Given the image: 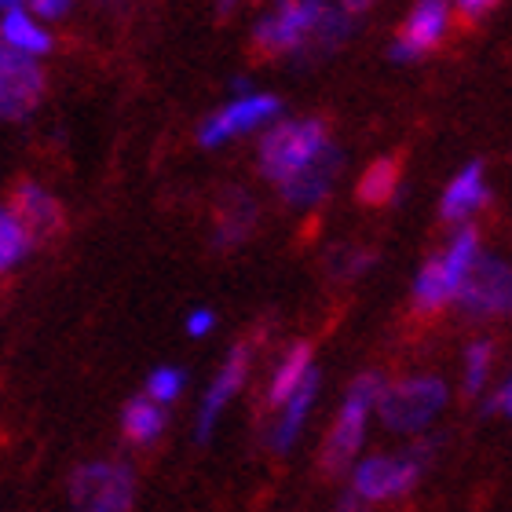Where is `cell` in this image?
Wrapping results in <instances>:
<instances>
[{
  "label": "cell",
  "mask_w": 512,
  "mask_h": 512,
  "mask_svg": "<svg viewBox=\"0 0 512 512\" xmlns=\"http://www.w3.org/2000/svg\"><path fill=\"white\" fill-rule=\"evenodd\" d=\"M454 8L469 22H480L483 15H491V11L498 8V0H454Z\"/></svg>",
  "instance_id": "484cf974"
},
{
  "label": "cell",
  "mask_w": 512,
  "mask_h": 512,
  "mask_svg": "<svg viewBox=\"0 0 512 512\" xmlns=\"http://www.w3.org/2000/svg\"><path fill=\"white\" fill-rule=\"evenodd\" d=\"M476 256H480V238H476V231H461L443 253L432 256V260L417 271V282H414L417 311L447 308L450 300L458 297L461 282H465Z\"/></svg>",
  "instance_id": "3957f363"
},
{
  "label": "cell",
  "mask_w": 512,
  "mask_h": 512,
  "mask_svg": "<svg viewBox=\"0 0 512 512\" xmlns=\"http://www.w3.org/2000/svg\"><path fill=\"white\" fill-rule=\"evenodd\" d=\"M136 502V476L121 461H92L70 476V505L77 512H128Z\"/></svg>",
  "instance_id": "8992f818"
},
{
  "label": "cell",
  "mask_w": 512,
  "mask_h": 512,
  "mask_svg": "<svg viewBox=\"0 0 512 512\" xmlns=\"http://www.w3.org/2000/svg\"><path fill=\"white\" fill-rule=\"evenodd\" d=\"M103 4H114V8H125L128 0H103Z\"/></svg>",
  "instance_id": "836d02e7"
},
{
  "label": "cell",
  "mask_w": 512,
  "mask_h": 512,
  "mask_svg": "<svg viewBox=\"0 0 512 512\" xmlns=\"http://www.w3.org/2000/svg\"><path fill=\"white\" fill-rule=\"evenodd\" d=\"M180 392H183V370H176V366H161V370L150 374L147 395L154 399V403H172Z\"/></svg>",
  "instance_id": "cb8c5ba5"
},
{
  "label": "cell",
  "mask_w": 512,
  "mask_h": 512,
  "mask_svg": "<svg viewBox=\"0 0 512 512\" xmlns=\"http://www.w3.org/2000/svg\"><path fill=\"white\" fill-rule=\"evenodd\" d=\"M487 410H502V414H509L512 417V377L502 384V392L494 395L491 403H487Z\"/></svg>",
  "instance_id": "f1b7e54d"
},
{
  "label": "cell",
  "mask_w": 512,
  "mask_h": 512,
  "mask_svg": "<svg viewBox=\"0 0 512 512\" xmlns=\"http://www.w3.org/2000/svg\"><path fill=\"white\" fill-rule=\"evenodd\" d=\"M8 213L15 216V224L22 227V235L30 238V246L55 238L66 224L63 205L55 202V194H48L44 187H37V183H19V187L11 191Z\"/></svg>",
  "instance_id": "30bf717a"
},
{
  "label": "cell",
  "mask_w": 512,
  "mask_h": 512,
  "mask_svg": "<svg viewBox=\"0 0 512 512\" xmlns=\"http://www.w3.org/2000/svg\"><path fill=\"white\" fill-rule=\"evenodd\" d=\"M253 224H256L253 198L242 191H231L220 202V216H216V246H238L253 231Z\"/></svg>",
  "instance_id": "ac0fdd59"
},
{
  "label": "cell",
  "mask_w": 512,
  "mask_h": 512,
  "mask_svg": "<svg viewBox=\"0 0 512 512\" xmlns=\"http://www.w3.org/2000/svg\"><path fill=\"white\" fill-rule=\"evenodd\" d=\"M487 205V183H483V165L480 161H472L465 169L454 176V183L447 187L443 194V205H439V216L447 220V224H461V220H469L476 209Z\"/></svg>",
  "instance_id": "9a60e30c"
},
{
  "label": "cell",
  "mask_w": 512,
  "mask_h": 512,
  "mask_svg": "<svg viewBox=\"0 0 512 512\" xmlns=\"http://www.w3.org/2000/svg\"><path fill=\"white\" fill-rule=\"evenodd\" d=\"M491 363H494V344L491 341H476L465 352V392L480 395L487 377H491Z\"/></svg>",
  "instance_id": "603a6c76"
},
{
  "label": "cell",
  "mask_w": 512,
  "mask_h": 512,
  "mask_svg": "<svg viewBox=\"0 0 512 512\" xmlns=\"http://www.w3.org/2000/svg\"><path fill=\"white\" fill-rule=\"evenodd\" d=\"M30 238L22 235V227L15 224V216L8 209H0V271H8L30 253Z\"/></svg>",
  "instance_id": "7402d4cb"
},
{
  "label": "cell",
  "mask_w": 512,
  "mask_h": 512,
  "mask_svg": "<svg viewBox=\"0 0 512 512\" xmlns=\"http://www.w3.org/2000/svg\"><path fill=\"white\" fill-rule=\"evenodd\" d=\"M30 4H33V11H37L41 19H63L74 0H30Z\"/></svg>",
  "instance_id": "4316f807"
},
{
  "label": "cell",
  "mask_w": 512,
  "mask_h": 512,
  "mask_svg": "<svg viewBox=\"0 0 512 512\" xmlns=\"http://www.w3.org/2000/svg\"><path fill=\"white\" fill-rule=\"evenodd\" d=\"M0 44L22 55H44L52 48V37H48V30L37 26L26 11L11 8V11H4V22H0Z\"/></svg>",
  "instance_id": "e0dca14e"
},
{
  "label": "cell",
  "mask_w": 512,
  "mask_h": 512,
  "mask_svg": "<svg viewBox=\"0 0 512 512\" xmlns=\"http://www.w3.org/2000/svg\"><path fill=\"white\" fill-rule=\"evenodd\" d=\"M443 406H447V384L439 377H406L392 388H381V395H377L381 421L403 436L428 428Z\"/></svg>",
  "instance_id": "277c9868"
},
{
  "label": "cell",
  "mask_w": 512,
  "mask_h": 512,
  "mask_svg": "<svg viewBox=\"0 0 512 512\" xmlns=\"http://www.w3.org/2000/svg\"><path fill=\"white\" fill-rule=\"evenodd\" d=\"M121 428H125L128 443L147 447V443H154L161 436V428H165V410L150 395H136V399H128L125 414H121Z\"/></svg>",
  "instance_id": "d6986e66"
},
{
  "label": "cell",
  "mask_w": 512,
  "mask_h": 512,
  "mask_svg": "<svg viewBox=\"0 0 512 512\" xmlns=\"http://www.w3.org/2000/svg\"><path fill=\"white\" fill-rule=\"evenodd\" d=\"M381 388H384V381L377 374L355 377V384L348 388L341 414H337L330 436H326V447H322V469L330 472V476L344 472L355 461V454H359L363 436H366V417H370V410L377 406Z\"/></svg>",
  "instance_id": "6da1fadb"
},
{
  "label": "cell",
  "mask_w": 512,
  "mask_h": 512,
  "mask_svg": "<svg viewBox=\"0 0 512 512\" xmlns=\"http://www.w3.org/2000/svg\"><path fill=\"white\" fill-rule=\"evenodd\" d=\"M326 11H330L326 0H278L275 11L256 22L253 44L264 55L304 52V44L319 30Z\"/></svg>",
  "instance_id": "52a82bcc"
},
{
  "label": "cell",
  "mask_w": 512,
  "mask_h": 512,
  "mask_svg": "<svg viewBox=\"0 0 512 512\" xmlns=\"http://www.w3.org/2000/svg\"><path fill=\"white\" fill-rule=\"evenodd\" d=\"M454 300L469 315H512V267L498 256H476Z\"/></svg>",
  "instance_id": "ba28073f"
},
{
  "label": "cell",
  "mask_w": 512,
  "mask_h": 512,
  "mask_svg": "<svg viewBox=\"0 0 512 512\" xmlns=\"http://www.w3.org/2000/svg\"><path fill=\"white\" fill-rule=\"evenodd\" d=\"M428 458H432V443H417L403 454H377V458L359 461L352 476V494L363 498L366 505L399 498L421 480Z\"/></svg>",
  "instance_id": "7a4b0ae2"
},
{
  "label": "cell",
  "mask_w": 512,
  "mask_h": 512,
  "mask_svg": "<svg viewBox=\"0 0 512 512\" xmlns=\"http://www.w3.org/2000/svg\"><path fill=\"white\" fill-rule=\"evenodd\" d=\"M363 267H370V253H363V249H333L330 271L337 278H352V275H359Z\"/></svg>",
  "instance_id": "d4e9b609"
},
{
  "label": "cell",
  "mask_w": 512,
  "mask_h": 512,
  "mask_svg": "<svg viewBox=\"0 0 512 512\" xmlns=\"http://www.w3.org/2000/svg\"><path fill=\"white\" fill-rule=\"evenodd\" d=\"M278 110H282V103H278L275 96H242V99H235V103H227L224 110H216L213 118L202 125L198 139H202L205 147H220L227 139L246 136L253 128L267 125Z\"/></svg>",
  "instance_id": "8fae6325"
},
{
  "label": "cell",
  "mask_w": 512,
  "mask_h": 512,
  "mask_svg": "<svg viewBox=\"0 0 512 512\" xmlns=\"http://www.w3.org/2000/svg\"><path fill=\"white\" fill-rule=\"evenodd\" d=\"M246 374H249V348H246V344H238V348H231L227 363L220 366V374H216L213 388L205 392L202 414H198V439H202V443L213 436L216 417L224 414V406L231 403L238 388L246 384Z\"/></svg>",
  "instance_id": "5bb4252c"
},
{
  "label": "cell",
  "mask_w": 512,
  "mask_h": 512,
  "mask_svg": "<svg viewBox=\"0 0 512 512\" xmlns=\"http://www.w3.org/2000/svg\"><path fill=\"white\" fill-rule=\"evenodd\" d=\"M19 4H22V0H0V8H4V11H11V8H19Z\"/></svg>",
  "instance_id": "d6a6232c"
},
{
  "label": "cell",
  "mask_w": 512,
  "mask_h": 512,
  "mask_svg": "<svg viewBox=\"0 0 512 512\" xmlns=\"http://www.w3.org/2000/svg\"><path fill=\"white\" fill-rule=\"evenodd\" d=\"M216 4H220V15H227V11L238 8V0H216Z\"/></svg>",
  "instance_id": "1f68e13d"
},
{
  "label": "cell",
  "mask_w": 512,
  "mask_h": 512,
  "mask_svg": "<svg viewBox=\"0 0 512 512\" xmlns=\"http://www.w3.org/2000/svg\"><path fill=\"white\" fill-rule=\"evenodd\" d=\"M450 26V8L447 0H417L414 11L406 15L403 37L392 44L395 59H417V55L432 52Z\"/></svg>",
  "instance_id": "7c38bea8"
},
{
  "label": "cell",
  "mask_w": 512,
  "mask_h": 512,
  "mask_svg": "<svg viewBox=\"0 0 512 512\" xmlns=\"http://www.w3.org/2000/svg\"><path fill=\"white\" fill-rule=\"evenodd\" d=\"M213 311H194L191 319H187V333H191V337H205V333L213 330Z\"/></svg>",
  "instance_id": "83f0119b"
},
{
  "label": "cell",
  "mask_w": 512,
  "mask_h": 512,
  "mask_svg": "<svg viewBox=\"0 0 512 512\" xmlns=\"http://www.w3.org/2000/svg\"><path fill=\"white\" fill-rule=\"evenodd\" d=\"M399 194V165L395 158L374 161L359 180V202L366 205H388Z\"/></svg>",
  "instance_id": "44dd1931"
},
{
  "label": "cell",
  "mask_w": 512,
  "mask_h": 512,
  "mask_svg": "<svg viewBox=\"0 0 512 512\" xmlns=\"http://www.w3.org/2000/svg\"><path fill=\"white\" fill-rule=\"evenodd\" d=\"M326 125L315 118L308 121H282L264 136L260 143V172L267 180H289L293 172H300L322 147H326Z\"/></svg>",
  "instance_id": "5b68a950"
},
{
  "label": "cell",
  "mask_w": 512,
  "mask_h": 512,
  "mask_svg": "<svg viewBox=\"0 0 512 512\" xmlns=\"http://www.w3.org/2000/svg\"><path fill=\"white\" fill-rule=\"evenodd\" d=\"M44 96V74L33 55L11 52L0 44V118H26Z\"/></svg>",
  "instance_id": "9c48e42d"
},
{
  "label": "cell",
  "mask_w": 512,
  "mask_h": 512,
  "mask_svg": "<svg viewBox=\"0 0 512 512\" xmlns=\"http://www.w3.org/2000/svg\"><path fill=\"white\" fill-rule=\"evenodd\" d=\"M308 374H311V344H293V348L286 352V359L275 366L271 384H267V403L282 406L289 395L304 384V377Z\"/></svg>",
  "instance_id": "ffe728a7"
},
{
  "label": "cell",
  "mask_w": 512,
  "mask_h": 512,
  "mask_svg": "<svg viewBox=\"0 0 512 512\" xmlns=\"http://www.w3.org/2000/svg\"><path fill=\"white\" fill-rule=\"evenodd\" d=\"M315 392H319V374L311 370L297 392L282 403V417H278L275 432H271V447L275 450H289L297 443L300 428H304V421H308V414H311V403H315Z\"/></svg>",
  "instance_id": "2e32d148"
},
{
  "label": "cell",
  "mask_w": 512,
  "mask_h": 512,
  "mask_svg": "<svg viewBox=\"0 0 512 512\" xmlns=\"http://www.w3.org/2000/svg\"><path fill=\"white\" fill-rule=\"evenodd\" d=\"M344 15H363L366 8H374V0H337Z\"/></svg>",
  "instance_id": "f546056e"
},
{
  "label": "cell",
  "mask_w": 512,
  "mask_h": 512,
  "mask_svg": "<svg viewBox=\"0 0 512 512\" xmlns=\"http://www.w3.org/2000/svg\"><path fill=\"white\" fill-rule=\"evenodd\" d=\"M341 512H366V502H363V498H355V494H344Z\"/></svg>",
  "instance_id": "4dcf8cb0"
},
{
  "label": "cell",
  "mask_w": 512,
  "mask_h": 512,
  "mask_svg": "<svg viewBox=\"0 0 512 512\" xmlns=\"http://www.w3.org/2000/svg\"><path fill=\"white\" fill-rule=\"evenodd\" d=\"M344 165V154L333 143H326V147L315 154V158L304 165L300 172H293L289 180H282L278 187H282V198H286L289 205H315L322 202L326 194H330V187L337 183V172H341Z\"/></svg>",
  "instance_id": "4fadbf2b"
}]
</instances>
